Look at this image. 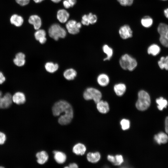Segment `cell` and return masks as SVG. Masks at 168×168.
<instances>
[{
  "instance_id": "7a4b0ae2",
  "label": "cell",
  "mask_w": 168,
  "mask_h": 168,
  "mask_svg": "<svg viewBox=\"0 0 168 168\" xmlns=\"http://www.w3.org/2000/svg\"><path fill=\"white\" fill-rule=\"evenodd\" d=\"M150 104L151 99L149 94L144 90L139 91L135 105L136 108L139 110L144 111L149 107Z\"/></svg>"
},
{
  "instance_id": "2e32d148",
  "label": "cell",
  "mask_w": 168,
  "mask_h": 168,
  "mask_svg": "<svg viewBox=\"0 0 168 168\" xmlns=\"http://www.w3.org/2000/svg\"><path fill=\"white\" fill-rule=\"evenodd\" d=\"M25 55L22 53L19 52L17 53L15 58L13 60L14 63L17 66L21 67L23 66L26 62Z\"/></svg>"
},
{
  "instance_id": "e0dca14e",
  "label": "cell",
  "mask_w": 168,
  "mask_h": 168,
  "mask_svg": "<svg viewBox=\"0 0 168 168\" xmlns=\"http://www.w3.org/2000/svg\"><path fill=\"white\" fill-rule=\"evenodd\" d=\"M37 159V162L40 164H43L46 162L49 158L47 153L45 151H42L37 152L36 155Z\"/></svg>"
},
{
  "instance_id": "60d3db41",
  "label": "cell",
  "mask_w": 168,
  "mask_h": 168,
  "mask_svg": "<svg viewBox=\"0 0 168 168\" xmlns=\"http://www.w3.org/2000/svg\"><path fill=\"white\" fill-rule=\"evenodd\" d=\"M117 1L121 6H127L126 0H117Z\"/></svg>"
},
{
  "instance_id": "ffe728a7",
  "label": "cell",
  "mask_w": 168,
  "mask_h": 168,
  "mask_svg": "<svg viewBox=\"0 0 168 168\" xmlns=\"http://www.w3.org/2000/svg\"><path fill=\"white\" fill-rule=\"evenodd\" d=\"M154 139L159 144H165L168 141V136L166 133L160 132L154 136Z\"/></svg>"
},
{
  "instance_id": "6da1fadb",
  "label": "cell",
  "mask_w": 168,
  "mask_h": 168,
  "mask_svg": "<svg viewBox=\"0 0 168 168\" xmlns=\"http://www.w3.org/2000/svg\"><path fill=\"white\" fill-rule=\"evenodd\" d=\"M53 115L58 116L61 113L58 119V123L62 125L69 124L73 117V111L71 105L68 102L64 100H60L56 102L53 105L52 109Z\"/></svg>"
},
{
  "instance_id": "c3c4849f",
  "label": "cell",
  "mask_w": 168,
  "mask_h": 168,
  "mask_svg": "<svg viewBox=\"0 0 168 168\" xmlns=\"http://www.w3.org/2000/svg\"><path fill=\"white\" fill-rule=\"evenodd\" d=\"M2 97V93L1 91H0V101Z\"/></svg>"
},
{
  "instance_id": "f546056e",
  "label": "cell",
  "mask_w": 168,
  "mask_h": 168,
  "mask_svg": "<svg viewBox=\"0 0 168 168\" xmlns=\"http://www.w3.org/2000/svg\"><path fill=\"white\" fill-rule=\"evenodd\" d=\"M158 64L161 69L165 68L168 70V56L166 57H162L158 62Z\"/></svg>"
},
{
  "instance_id": "30bf717a",
  "label": "cell",
  "mask_w": 168,
  "mask_h": 168,
  "mask_svg": "<svg viewBox=\"0 0 168 168\" xmlns=\"http://www.w3.org/2000/svg\"><path fill=\"white\" fill-rule=\"evenodd\" d=\"M28 22L33 26L34 29L36 30L40 29L42 25L40 18L36 15L30 16L28 19Z\"/></svg>"
},
{
  "instance_id": "d4e9b609",
  "label": "cell",
  "mask_w": 168,
  "mask_h": 168,
  "mask_svg": "<svg viewBox=\"0 0 168 168\" xmlns=\"http://www.w3.org/2000/svg\"><path fill=\"white\" fill-rule=\"evenodd\" d=\"M157 30L160 36H168V25L167 24L163 23H160Z\"/></svg>"
},
{
  "instance_id": "e575fe53",
  "label": "cell",
  "mask_w": 168,
  "mask_h": 168,
  "mask_svg": "<svg viewBox=\"0 0 168 168\" xmlns=\"http://www.w3.org/2000/svg\"><path fill=\"white\" fill-rule=\"evenodd\" d=\"M16 3L21 6H25L27 5L30 0H15Z\"/></svg>"
},
{
  "instance_id": "52a82bcc",
  "label": "cell",
  "mask_w": 168,
  "mask_h": 168,
  "mask_svg": "<svg viewBox=\"0 0 168 168\" xmlns=\"http://www.w3.org/2000/svg\"><path fill=\"white\" fill-rule=\"evenodd\" d=\"M119 34L120 37L123 39L131 38L133 36V31L130 26L128 25L121 26L119 29Z\"/></svg>"
},
{
  "instance_id": "8992f818",
  "label": "cell",
  "mask_w": 168,
  "mask_h": 168,
  "mask_svg": "<svg viewBox=\"0 0 168 168\" xmlns=\"http://www.w3.org/2000/svg\"><path fill=\"white\" fill-rule=\"evenodd\" d=\"M82 27V24L80 22H77L76 21L71 20L66 23V27L68 32L72 35L78 34L80 31V29Z\"/></svg>"
},
{
  "instance_id": "7bdbcfd3",
  "label": "cell",
  "mask_w": 168,
  "mask_h": 168,
  "mask_svg": "<svg viewBox=\"0 0 168 168\" xmlns=\"http://www.w3.org/2000/svg\"><path fill=\"white\" fill-rule=\"evenodd\" d=\"M70 3L71 5V7H73L76 3L77 2L76 0H67Z\"/></svg>"
},
{
  "instance_id": "f1b7e54d",
  "label": "cell",
  "mask_w": 168,
  "mask_h": 168,
  "mask_svg": "<svg viewBox=\"0 0 168 168\" xmlns=\"http://www.w3.org/2000/svg\"><path fill=\"white\" fill-rule=\"evenodd\" d=\"M103 52L107 55V57L104 59V61L109 60L113 54L112 49L107 44L104 45L102 47Z\"/></svg>"
},
{
  "instance_id": "836d02e7",
  "label": "cell",
  "mask_w": 168,
  "mask_h": 168,
  "mask_svg": "<svg viewBox=\"0 0 168 168\" xmlns=\"http://www.w3.org/2000/svg\"><path fill=\"white\" fill-rule=\"evenodd\" d=\"M115 162L114 164L116 166L120 165L124 161L122 156L120 155H116L115 156Z\"/></svg>"
},
{
  "instance_id": "484cf974",
  "label": "cell",
  "mask_w": 168,
  "mask_h": 168,
  "mask_svg": "<svg viewBox=\"0 0 168 168\" xmlns=\"http://www.w3.org/2000/svg\"><path fill=\"white\" fill-rule=\"evenodd\" d=\"M45 68L47 72L52 73L57 70L58 68V65L57 63H54L52 62H48L46 63Z\"/></svg>"
},
{
  "instance_id": "5b68a950",
  "label": "cell",
  "mask_w": 168,
  "mask_h": 168,
  "mask_svg": "<svg viewBox=\"0 0 168 168\" xmlns=\"http://www.w3.org/2000/svg\"><path fill=\"white\" fill-rule=\"evenodd\" d=\"M83 96L86 100H93L96 104L102 98L101 92L99 90L93 87L87 88L84 91Z\"/></svg>"
},
{
  "instance_id": "83f0119b",
  "label": "cell",
  "mask_w": 168,
  "mask_h": 168,
  "mask_svg": "<svg viewBox=\"0 0 168 168\" xmlns=\"http://www.w3.org/2000/svg\"><path fill=\"white\" fill-rule=\"evenodd\" d=\"M160 47L157 45L155 44L150 45L147 49L148 53L153 56L156 55L160 53Z\"/></svg>"
},
{
  "instance_id": "7dc6e473",
  "label": "cell",
  "mask_w": 168,
  "mask_h": 168,
  "mask_svg": "<svg viewBox=\"0 0 168 168\" xmlns=\"http://www.w3.org/2000/svg\"><path fill=\"white\" fill-rule=\"evenodd\" d=\"M52 1L55 3L59 2L61 0H51Z\"/></svg>"
},
{
  "instance_id": "4fadbf2b",
  "label": "cell",
  "mask_w": 168,
  "mask_h": 168,
  "mask_svg": "<svg viewBox=\"0 0 168 168\" xmlns=\"http://www.w3.org/2000/svg\"><path fill=\"white\" fill-rule=\"evenodd\" d=\"M12 101L17 105L24 103L26 100L25 94L21 92H17L12 96Z\"/></svg>"
},
{
  "instance_id": "603a6c76",
  "label": "cell",
  "mask_w": 168,
  "mask_h": 168,
  "mask_svg": "<svg viewBox=\"0 0 168 168\" xmlns=\"http://www.w3.org/2000/svg\"><path fill=\"white\" fill-rule=\"evenodd\" d=\"M77 72L73 68H69L64 71L63 75L64 78L67 80H71L74 79L76 76Z\"/></svg>"
},
{
  "instance_id": "b9f144b4",
  "label": "cell",
  "mask_w": 168,
  "mask_h": 168,
  "mask_svg": "<svg viewBox=\"0 0 168 168\" xmlns=\"http://www.w3.org/2000/svg\"><path fill=\"white\" fill-rule=\"evenodd\" d=\"M68 168H78V165L75 163H70L69 165Z\"/></svg>"
},
{
  "instance_id": "d6a6232c",
  "label": "cell",
  "mask_w": 168,
  "mask_h": 168,
  "mask_svg": "<svg viewBox=\"0 0 168 168\" xmlns=\"http://www.w3.org/2000/svg\"><path fill=\"white\" fill-rule=\"evenodd\" d=\"M159 40L163 46L168 47V36H160Z\"/></svg>"
},
{
  "instance_id": "ac0fdd59",
  "label": "cell",
  "mask_w": 168,
  "mask_h": 168,
  "mask_svg": "<svg viewBox=\"0 0 168 168\" xmlns=\"http://www.w3.org/2000/svg\"><path fill=\"white\" fill-rule=\"evenodd\" d=\"M53 153L54 154V158L57 163L63 164L65 161L67 156L64 153L57 151H54Z\"/></svg>"
},
{
  "instance_id": "1f68e13d",
  "label": "cell",
  "mask_w": 168,
  "mask_h": 168,
  "mask_svg": "<svg viewBox=\"0 0 168 168\" xmlns=\"http://www.w3.org/2000/svg\"><path fill=\"white\" fill-rule=\"evenodd\" d=\"M120 123L122 128L123 130L128 129L130 127V122L128 119H123L121 120Z\"/></svg>"
},
{
  "instance_id": "9c48e42d",
  "label": "cell",
  "mask_w": 168,
  "mask_h": 168,
  "mask_svg": "<svg viewBox=\"0 0 168 168\" xmlns=\"http://www.w3.org/2000/svg\"><path fill=\"white\" fill-rule=\"evenodd\" d=\"M12 96L10 93H6L2 96L0 101V108L6 109L12 105Z\"/></svg>"
},
{
  "instance_id": "d590c367",
  "label": "cell",
  "mask_w": 168,
  "mask_h": 168,
  "mask_svg": "<svg viewBox=\"0 0 168 168\" xmlns=\"http://www.w3.org/2000/svg\"><path fill=\"white\" fill-rule=\"evenodd\" d=\"M6 139L5 134L3 133L0 132V145L3 144Z\"/></svg>"
},
{
  "instance_id": "ee69618b",
  "label": "cell",
  "mask_w": 168,
  "mask_h": 168,
  "mask_svg": "<svg viewBox=\"0 0 168 168\" xmlns=\"http://www.w3.org/2000/svg\"><path fill=\"white\" fill-rule=\"evenodd\" d=\"M127 6H130L133 4L134 0H126Z\"/></svg>"
},
{
  "instance_id": "ba28073f",
  "label": "cell",
  "mask_w": 168,
  "mask_h": 168,
  "mask_svg": "<svg viewBox=\"0 0 168 168\" xmlns=\"http://www.w3.org/2000/svg\"><path fill=\"white\" fill-rule=\"evenodd\" d=\"M97 20V16L92 13H90L88 15L85 14L82 17L81 23L84 25L88 26L90 24L95 23Z\"/></svg>"
},
{
  "instance_id": "681fc988",
  "label": "cell",
  "mask_w": 168,
  "mask_h": 168,
  "mask_svg": "<svg viewBox=\"0 0 168 168\" xmlns=\"http://www.w3.org/2000/svg\"><path fill=\"white\" fill-rule=\"evenodd\" d=\"M162 0V1H166L167 0Z\"/></svg>"
},
{
  "instance_id": "7c38bea8",
  "label": "cell",
  "mask_w": 168,
  "mask_h": 168,
  "mask_svg": "<svg viewBox=\"0 0 168 168\" xmlns=\"http://www.w3.org/2000/svg\"><path fill=\"white\" fill-rule=\"evenodd\" d=\"M46 32L45 30L43 29L37 30L34 34V36L35 39L38 41L41 44H44L47 40L46 37Z\"/></svg>"
},
{
  "instance_id": "3957f363",
  "label": "cell",
  "mask_w": 168,
  "mask_h": 168,
  "mask_svg": "<svg viewBox=\"0 0 168 168\" xmlns=\"http://www.w3.org/2000/svg\"><path fill=\"white\" fill-rule=\"evenodd\" d=\"M119 62L120 66L123 69L130 71H133L137 65L136 60L127 54L121 56Z\"/></svg>"
},
{
  "instance_id": "44dd1931",
  "label": "cell",
  "mask_w": 168,
  "mask_h": 168,
  "mask_svg": "<svg viewBox=\"0 0 168 168\" xmlns=\"http://www.w3.org/2000/svg\"><path fill=\"white\" fill-rule=\"evenodd\" d=\"M126 89L125 85L122 83L116 84L114 88L115 93L118 96L123 95L126 91Z\"/></svg>"
},
{
  "instance_id": "9a60e30c",
  "label": "cell",
  "mask_w": 168,
  "mask_h": 168,
  "mask_svg": "<svg viewBox=\"0 0 168 168\" xmlns=\"http://www.w3.org/2000/svg\"><path fill=\"white\" fill-rule=\"evenodd\" d=\"M10 23L16 27L22 26L24 22L23 18L21 16L16 14L12 15L10 18Z\"/></svg>"
},
{
  "instance_id": "4316f807",
  "label": "cell",
  "mask_w": 168,
  "mask_h": 168,
  "mask_svg": "<svg viewBox=\"0 0 168 168\" xmlns=\"http://www.w3.org/2000/svg\"><path fill=\"white\" fill-rule=\"evenodd\" d=\"M141 22L142 26L145 28H149L152 25L153 20L149 16H145L142 18Z\"/></svg>"
},
{
  "instance_id": "f6af8a7d",
  "label": "cell",
  "mask_w": 168,
  "mask_h": 168,
  "mask_svg": "<svg viewBox=\"0 0 168 168\" xmlns=\"http://www.w3.org/2000/svg\"><path fill=\"white\" fill-rule=\"evenodd\" d=\"M164 12L165 16L168 19V8H166L164 10Z\"/></svg>"
},
{
  "instance_id": "74e56055",
  "label": "cell",
  "mask_w": 168,
  "mask_h": 168,
  "mask_svg": "<svg viewBox=\"0 0 168 168\" xmlns=\"http://www.w3.org/2000/svg\"><path fill=\"white\" fill-rule=\"evenodd\" d=\"M63 4L64 7L66 9H68L71 7L70 4L67 0H65L63 1Z\"/></svg>"
},
{
  "instance_id": "d6986e66",
  "label": "cell",
  "mask_w": 168,
  "mask_h": 168,
  "mask_svg": "<svg viewBox=\"0 0 168 168\" xmlns=\"http://www.w3.org/2000/svg\"><path fill=\"white\" fill-rule=\"evenodd\" d=\"M86 150V148L83 144L78 143L75 145L73 147V152L77 155H82Z\"/></svg>"
},
{
  "instance_id": "277c9868",
  "label": "cell",
  "mask_w": 168,
  "mask_h": 168,
  "mask_svg": "<svg viewBox=\"0 0 168 168\" xmlns=\"http://www.w3.org/2000/svg\"><path fill=\"white\" fill-rule=\"evenodd\" d=\"M48 33L49 36L55 40H58L59 38H65L67 34L66 30L58 24L52 25L49 29Z\"/></svg>"
},
{
  "instance_id": "8d00e7d4",
  "label": "cell",
  "mask_w": 168,
  "mask_h": 168,
  "mask_svg": "<svg viewBox=\"0 0 168 168\" xmlns=\"http://www.w3.org/2000/svg\"><path fill=\"white\" fill-rule=\"evenodd\" d=\"M107 159L109 161L113 163L114 164L115 162V157L112 155H109L107 156Z\"/></svg>"
},
{
  "instance_id": "7402d4cb",
  "label": "cell",
  "mask_w": 168,
  "mask_h": 168,
  "mask_svg": "<svg viewBox=\"0 0 168 168\" xmlns=\"http://www.w3.org/2000/svg\"><path fill=\"white\" fill-rule=\"evenodd\" d=\"M97 81L99 84L101 86H107L109 83L110 79L108 76L105 74L99 75L97 78Z\"/></svg>"
},
{
  "instance_id": "bcb514c9",
  "label": "cell",
  "mask_w": 168,
  "mask_h": 168,
  "mask_svg": "<svg viewBox=\"0 0 168 168\" xmlns=\"http://www.w3.org/2000/svg\"><path fill=\"white\" fill-rule=\"evenodd\" d=\"M44 0H33L34 2L36 3H39L41 2Z\"/></svg>"
},
{
  "instance_id": "5bb4252c",
  "label": "cell",
  "mask_w": 168,
  "mask_h": 168,
  "mask_svg": "<svg viewBox=\"0 0 168 168\" xmlns=\"http://www.w3.org/2000/svg\"><path fill=\"white\" fill-rule=\"evenodd\" d=\"M96 107L98 111L100 113L105 114L109 110V105L106 101L100 100L96 103Z\"/></svg>"
},
{
  "instance_id": "f35d334b",
  "label": "cell",
  "mask_w": 168,
  "mask_h": 168,
  "mask_svg": "<svg viewBox=\"0 0 168 168\" xmlns=\"http://www.w3.org/2000/svg\"><path fill=\"white\" fill-rule=\"evenodd\" d=\"M5 80V77L2 72H0V84L3 83Z\"/></svg>"
},
{
  "instance_id": "cb8c5ba5",
  "label": "cell",
  "mask_w": 168,
  "mask_h": 168,
  "mask_svg": "<svg viewBox=\"0 0 168 168\" xmlns=\"http://www.w3.org/2000/svg\"><path fill=\"white\" fill-rule=\"evenodd\" d=\"M100 158V153L98 152H89L87 155V160L91 163H95L99 161Z\"/></svg>"
},
{
  "instance_id": "4dcf8cb0",
  "label": "cell",
  "mask_w": 168,
  "mask_h": 168,
  "mask_svg": "<svg viewBox=\"0 0 168 168\" xmlns=\"http://www.w3.org/2000/svg\"><path fill=\"white\" fill-rule=\"evenodd\" d=\"M156 101L158 104L157 108L160 110H162L164 108H166L168 104L167 100L162 97L156 99Z\"/></svg>"
},
{
  "instance_id": "8fae6325",
  "label": "cell",
  "mask_w": 168,
  "mask_h": 168,
  "mask_svg": "<svg viewBox=\"0 0 168 168\" xmlns=\"http://www.w3.org/2000/svg\"><path fill=\"white\" fill-rule=\"evenodd\" d=\"M69 13L64 9H59L57 12V19L61 23H63L66 22L69 18Z\"/></svg>"
},
{
  "instance_id": "ab89813d",
  "label": "cell",
  "mask_w": 168,
  "mask_h": 168,
  "mask_svg": "<svg viewBox=\"0 0 168 168\" xmlns=\"http://www.w3.org/2000/svg\"><path fill=\"white\" fill-rule=\"evenodd\" d=\"M165 130L166 133L168 134V116L166 118L165 120Z\"/></svg>"
}]
</instances>
